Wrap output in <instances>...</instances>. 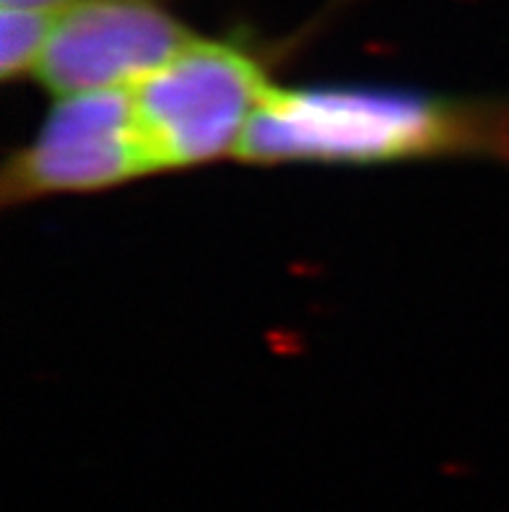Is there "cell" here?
<instances>
[{"instance_id": "4", "label": "cell", "mask_w": 509, "mask_h": 512, "mask_svg": "<svg viewBox=\"0 0 509 512\" xmlns=\"http://www.w3.org/2000/svg\"><path fill=\"white\" fill-rule=\"evenodd\" d=\"M193 37L167 0H71L55 13L34 76L58 97L133 89Z\"/></svg>"}, {"instance_id": "6", "label": "cell", "mask_w": 509, "mask_h": 512, "mask_svg": "<svg viewBox=\"0 0 509 512\" xmlns=\"http://www.w3.org/2000/svg\"><path fill=\"white\" fill-rule=\"evenodd\" d=\"M65 3L71 0H3V6H29V8H50V11H58Z\"/></svg>"}, {"instance_id": "3", "label": "cell", "mask_w": 509, "mask_h": 512, "mask_svg": "<svg viewBox=\"0 0 509 512\" xmlns=\"http://www.w3.org/2000/svg\"><path fill=\"white\" fill-rule=\"evenodd\" d=\"M146 175L156 172L133 91H86L60 97L37 136L8 156L0 198L19 206L50 195L97 193Z\"/></svg>"}, {"instance_id": "2", "label": "cell", "mask_w": 509, "mask_h": 512, "mask_svg": "<svg viewBox=\"0 0 509 512\" xmlns=\"http://www.w3.org/2000/svg\"><path fill=\"white\" fill-rule=\"evenodd\" d=\"M273 89L268 60L247 42L195 34L167 65L130 89L154 172L239 156Z\"/></svg>"}, {"instance_id": "5", "label": "cell", "mask_w": 509, "mask_h": 512, "mask_svg": "<svg viewBox=\"0 0 509 512\" xmlns=\"http://www.w3.org/2000/svg\"><path fill=\"white\" fill-rule=\"evenodd\" d=\"M55 13L50 8L3 6L0 11V76L13 81L19 76H34L45 55L52 34Z\"/></svg>"}, {"instance_id": "1", "label": "cell", "mask_w": 509, "mask_h": 512, "mask_svg": "<svg viewBox=\"0 0 509 512\" xmlns=\"http://www.w3.org/2000/svg\"><path fill=\"white\" fill-rule=\"evenodd\" d=\"M509 162V99L393 86H294L268 94L239 159L252 164Z\"/></svg>"}]
</instances>
